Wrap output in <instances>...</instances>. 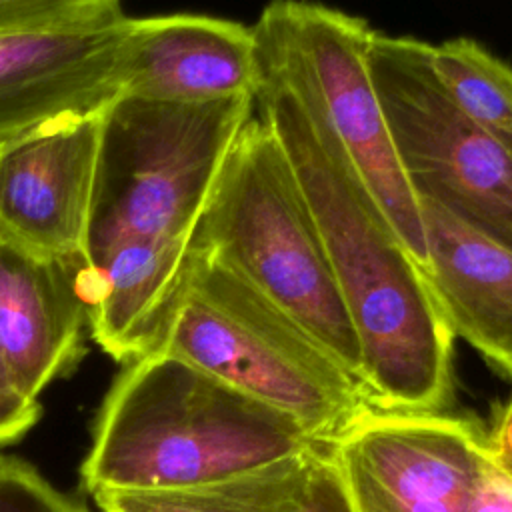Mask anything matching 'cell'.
<instances>
[{
  "label": "cell",
  "mask_w": 512,
  "mask_h": 512,
  "mask_svg": "<svg viewBox=\"0 0 512 512\" xmlns=\"http://www.w3.org/2000/svg\"><path fill=\"white\" fill-rule=\"evenodd\" d=\"M256 112L282 144L322 238L372 406L442 412L454 336L422 266L348 164L312 102L258 62Z\"/></svg>",
  "instance_id": "6da1fadb"
},
{
  "label": "cell",
  "mask_w": 512,
  "mask_h": 512,
  "mask_svg": "<svg viewBox=\"0 0 512 512\" xmlns=\"http://www.w3.org/2000/svg\"><path fill=\"white\" fill-rule=\"evenodd\" d=\"M322 444L290 416L166 352L124 364L98 410L80 478L156 492L222 482Z\"/></svg>",
  "instance_id": "7a4b0ae2"
},
{
  "label": "cell",
  "mask_w": 512,
  "mask_h": 512,
  "mask_svg": "<svg viewBox=\"0 0 512 512\" xmlns=\"http://www.w3.org/2000/svg\"><path fill=\"white\" fill-rule=\"evenodd\" d=\"M192 248L250 284L360 382L356 336L316 222L282 144L256 110L224 162Z\"/></svg>",
  "instance_id": "3957f363"
},
{
  "label": "cell",
  "mask_w": 512,
  "mask_h": 512,
  "mask_svg": "<svg viewBox=\"0 0 512 512\" xmlns=\"http://www.w3.org/2000/svg\"><path fill=\"white\" fill-rule=\"evenodd\" d=\"M156 352L172 354L296 420L322 444L368 406L360 382L250 284L198 254Z\"/></svg>",
  "instance_id": "277c9868"
},
{
  "label": "cell",
  "mask_w": 512,
  "mask_h": 512,
  "mask_svg": "<svg viewBox=\"0 0 512 512\" xmlns=\"http://www.w3.org/2000/svg\"><path fill=\"white\" fill-rule=\"evenodd\" d=\"M256 94L158 102L116 94L100 114L88 248L120 234L192 242Z\"/></svg>",
  "instance_id": "5b68a950"
},
{
  "label": "cell",
  "mask_w": 512,
  "mask_h": 512,
  "mask_svg": "<svg viewBox=\"0 0 512 512\" xmlns=\"http://www.w3.org/2000/svg\"><path fill=\"white\" fill-rule=\"evenodd\" d=\"M258 62L318 110L358 180L424 264V226L376 92L364 18L308 0H270L252 24Z\"/></svg>",
  "instance_id": "8992f818"
},
{
  "label": "cell",
  "mask_w": 512,
  "mask_h": 512,
  "mask_svg": "<svg viewBox=\"0 0 512 512\" xmlns=\"http://www.w3.org/2000/svg\"><path fill=\"white\" fill-rule=\"evenodd\" d=\"M368 66L418 202L512 250V136L458 110L434 74L432 44L424 40L374 30Z\"/></svg>",
  "instance_id": "52a82bcc"
},
{
  "label": "cell",
  "mask_w": 512,
  "mask_h": 512,
  "mask_svg": "<svg viewBox=\"0 0 512 512\" xmlns=\"http://www.w3.org/2000/svg\"><path fill=\"white\" fill-rule=\"evenodd\" d=\"M328 448L350 512H470L488 458L466 418L372 404Z\"/></svg>",
  "instance_id": "ba28073f"
},
{
  "label": "cell",
  "mask_w": 512,
  "mask_h": 512,
  "mask_svg": "<svg viewBox=\"0 0 512 512\" xmlns=\"http://www.w3.org/2000/svg\"><path fill=\"white\" fill-rule=\"evenodd\" d=\"M100 114H72L0 144V238L86 258Z\"/></svg>",
  "instance_id": "9c48e42d"
},
{
  "label": "cell",
  "mask_w": 512,
  "mask_h": 512,
  "mask_svg": "<svg viewBox=\"0 0 512 512\" xmlns=\"http://www.w3.org/2000/svg\"><path fill=\"white\" fill-rule=\"evenodd\" d=\"M130 18L120 10L62 28L0 32V144L104 108L120 92Z\"/></svg>",
  "instance_id": "30bf717a"
},
{
  "label": "cell",
  "mask_w": 512,
  "mask_h": 512,
  "mask_svg": "<svg viewBox=\"0 0 512 512\" xmlns=\"http://www.w3.org/2000/svg\"><path fill=\"white\" fill-rule=\"evenodd\" d=\"M84 258L40 254L0 238V360L30 398L86 354Z\"/></svg>",
  "instance_id": "8fae6325"
},
{
  "label": "cell",
  "mask_w": 512,
  "mask_h": 512,
  "mask_svg": "<svg viewBox=\"0 0 512 512\" xmlns=\"http://www.w3.org/2000/svg\"><path fill=\"white\" fill-rule=\"evenodd\" d=\"M256 86L252 26L202 14L130 18L118 94L158 102H212L256 94Z\"/></svg>",
  "instance_id": "7c38bea8"
},
{
  "label": "cell",
  "mask_w": 512,
  "mask_h": 512,
  "mask_svg": "<svg viewBox=\"0 0 512 512\" xmlns=\"http://www.w3.org/2000/svg\"><path fill=\"white\" fill-rule=\"evenodd\" d=\"M194 260L192 242L120 234L86 252L90 338L116 362L158 350Z\"/></svg>",
  "instance_id": "4fadbf2b"
},
{
  "label": "cell",
  "mask_w": 512,
  "mask_h": 512,
  "mask_svg": "<svg viewBox=\"0 0 512 512\" xmlns=\"http://www.w3.org/2000/svg\"><path fill=\"white\" fill-rule=\"evenodd\" d=\"M430 294L454 338L512 380V250L420 202Z\"/></svg>",
  "instance_id": "5bb4252c"
},
{
  "label": "cell",
  "mask_w": 512,
  "mask_h": 512,
  "mask_svg": "<svg viewBox=\"0 0 512 512\" xmlns=\"http://www.w3.org/2000/svg\"><path fill=\"white\" fill-rule=\"evenodd\" d=\"M90 496L100 512H350L328 444L206 486Z\"/></svg>",
  "instance_id": "9a60e30c"
},
{
  "label": "cell",
  "mask_w": 512,
  "mask_h": 512,
  "mask_svg": "<svg viewBox=\"0 0 512 512\" xmlns=\"http://www.w3.org/2000/svg\"><path fill=\"white\" fill-rule=\"evenodd\" d=\"M432 68L448 98L480 126L512 136V66L472 38L432 44Z\"/></svg>",
  "instance_id": "2e32d148"
},
{
  "label": "cell",
  "mask_w": 512,
  "mask_h": 512,
  "mask_svg": "<svg viewBox=\"0 0 512 512\" xmlns=\"http://www.w3.org/2000/svg\"><path fill=\"white\" fill-rule=\"evenodd\" d=\"M0 512H88L50 484L32 464L0 452Z\"/></svg>",
  "instance_id": "e0dca14e"
},
{
  "label": "cell",
  "mask_w": 512,
  "mask_h": 512,
  "mask_svg": "<svg viewBox=\"0 0 512 512\" xmlns=\"http://www.w3.org/2000/svg\"><path fill=\"white\" fill-rule=\"evenodd\" d=\"M118 10L120 0H0V32L74 26Z\"/></svg>",
  "instance_id": "ac0fdd59"
},
{
  "label": "cell",
  "mask_w": 512,
  "mask_h": 512,
  "mask_svg": "<svg viewBox=\"0 0 512 512\" xmlns=\"http://www.w3.org/2000/svg\"><path fill=\"white\" fill-rule=\"evenodd\" d=\"M42 416L38 398H30L14 384L0 360V446L20 440Z\"/></svg>",
  "instance_id": "d6986e66"
},
{
  "label": "cell",
  "mask_w": 512,
  "mask_h": 512,
  "mask_svg": "<svg viewBox=\"0 0 512 512\" xmlns=\"http://www.w3.org/2000/svg\"><path fill=\"white\" fill-rule=\"evenodd\" d=\"M470 512H512V480L490 458H486L480 472Z\"/></svg>",
  "instance_id": "ffe728a7"
},
{
  "label": "cell",
  "mask_w": 512,
  "mask_h": 512,
  "mask_svg": "<svg viewBox=\"0 0 512 512\" xmlns=\"http://www.w3.org/2000/svg\"><path fill=\"white\" fill-rule=\"evenodd\" d=\"M486 452L492 464L512 480V396L486 434Z\"/></svg>",
  "instance_id": "44dd1931"
}]
</instances>
